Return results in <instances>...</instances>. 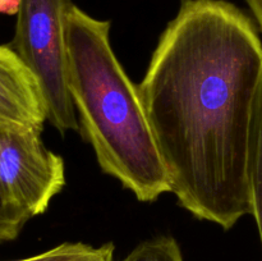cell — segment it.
Listing matches in <instances>:
<instances>
[{
	"mask_svg": "<svg viewBox=\"0 0 262 261\" xmlns=\"http://www.w3.org/2000/svg\"><path fill=\"white\" fill-rule=\"evenodd\" d=\"M247 3L258 27L262 31V0H247Z\"/></svg>",
	"mask_w": 262,
	"mask_h": 261,
	"instance_id": "11",
	"label": "cell"
},
{
	"mask_svg": "<svg viewBox=\"0 0 262 261\" xmlns=\"http://www.w3.org/2000/svg\"><path fill=\"white\" fill-rule=\"evenodd\" d=\"M66 186V165L41 132L0 124V197L25 220L43 214Z\"/></svg>",
	"mask_w": 262,
	"mask_h": 261,
	"instance_id": "4",
	"label": "cell"
},
{
	"mask_svg": "<svg viewBox=\"0 0 262 261\" xmlns=\"http://www.w3.org/2000/svg\"><path fill=\"white\" fill-rule=\"evenodd\" d=\"M25 224V220L13 214L0 197V243L15 240Z\"/></svg>",
	"mask_w": 262,
	"mask_h": 261,
	"instance_id": "9",
	"label": "cell"
},
{
	"mask_svg": "<svg viewBox=\"0 0 262 261\" xmlns=\"http://www.w3.org/2000/svg\"><path fill=\"white\" fill-rule=\"evenodd\" d=\"M112 22L73 5L67 17V84L79 133L100 169L141 202L170 192V182L148 124L138 86L110 42Z\"/></svg>",
	"mask_w": 262,
	"mask_h": 261,
	"instance_id": "2",
	"label": "cell"
},
{
	"mask_svg": "<svg viewBox=\"0 0 262 261\" xmlns=\"http://www.w3.org/2000/svg\"><path fill=\"white\" fill-rule=\"evenodd\" d=\"M48 122L35 74L10 45H0V124L42 132Z\"/></svg>",
	"mask_w": 262,
	"mask_h": 261,
	"instance_id": "5",
	"label": "cell"
},
{
	"mask_svg": "<svg viewBox=\"0 0 262 261\" xmlns=\"http://www.w3.org/2000/svg\"><path fill=\"white\" fill-rule=\"evenodd\" d=\"M261 81L252 19L225 0H181L137 84L178 205L225 230L251 214L248 148Z\"/></svg>",
	"mask_w": 262,
	"mask_h": 261,
	"instance_id": "1",
	"label": "cell"
},
{
	"mask_svg": "<svg viewBox=\"0 0 262 261\" xmlns=\"http://www.w3.org/2000/svg\"><path fill=\"white\" fill-rule=\"evenodd\" d=\"M248 193L262 247V81L256 95L248 148Z\"/></svg>",
	"mask_w": 262,
	"mask_h": 261,
	"instance_id": "6",
	"label": "cell"
},
{
	"mask_svg": "<svg viewBox=\"0 0 262 261\" xmlns=\"http://www.w3.org/2000/svg\"><path fill=\"white\" fill-rule=\"evenodd\" d=\"M20 0H0V14L17 15Z\"/></svg>",
	"mask_w": 262,
	"mask_h": 261,
	"instance_id": "10",
	"label": "cell"
},
{
	"mask_svg": "<svg viewBox=\"0 0 262 261\" xmlns=\"http://www.w3.org/2000/svg\"><path fill=\"white\" fill-rule=\"evenodd\" d=\"M72 0H20L12 48L42 91L48 122L58 132H79L67 84V17Z\"/></svg>",
	"mask_w": 262,
	"mask_h": 261,
	"instance_id": "3",
	"label": "cell"
},
{
	"mask_svg": "<svg viewBox=\"0 0 262 261\" xmlns=\"http://www.w3.org/2000/svg\"><path fill=\"white\" fill-rule=\"evenodd\" d=\"M114 243L94 247L82 242H64L42 253L18 261H113Z\"/></svg>",
	"mask_w": 262,
	"mask_h": 261,
	"instance_id": "7",
	"label": "cell"
},
{
	"mask_svg": "<svg viewBox=\"0 0 262 261\" xmlns=\"http://www.w3.org/2000/svg\"><path fill=\"white\" fill-rule=\"evenodd\" d=\"M122 261H184L176 238L160 235L143 241Z\"/></svg>",
	"mask_w": 262,
	"mask_h": 261,
	"instance_id": "8",
	"label": "cell"
}]
</instances>
